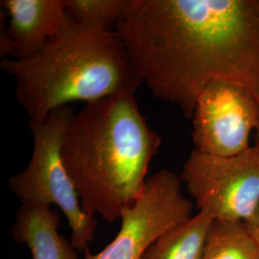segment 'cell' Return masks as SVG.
I'll list each match as a JSON object with an SVG mask.
<instances>
[{"mask_svg": "<svg viewBox=\"0 0 259 259\" xmlns=\"http://www.w3.org/2000/svg\"><path fill=\"white\" fill-rule=\"evenodd\" d=\"M253 140H254V145H256L257 147H259V129L254 133Z\"/></svg>", "mask_w": 259, "mask_h": 259, "instance_id": "cell-14", "label": "cell"}, {"mask_svg": "<svg viewBox=\"0 0 259 259\" xmlns=\"http://www.w3.org/2000/svg\"><path fill=\"white\" fill-rule=\"evenodd\" d=\"M130 0H65L68 19L85 27L115 32Z\"/></svg>", "mask_w": 259, "mask_h": 259, "instance_id": "cell-12", "label": "cell"}, {"mask_svg": "<svg viewBox=\"0 0 259 259\" xmlns=\"http://www.w3.org/2000/svg\"><path fill=\"white\" fill-rule=\"evenodd\" d=\"M0 68L15 78L17 100L34 121L75 101L135 94L143 83L116 32L85 27L68 18L36 54L2 59Z\"/></svg>", "mask_w": 259, "mask_h": 259, "instance_id": "cell-3", "label": "cell"}, {"mask_svg": "<svg viewBox=\"0 0 259 259\" xmlns=\"http://www.w3.org/2000/svg\"><path fill=\"white\" fill-rule=\"evenodd\" d=\"M59 228V215L51 207L21 205L12 234L18 243L27 245L33 259H79L78 250Z\"/></svg>", "mask_w": 259, "mask_h": 259, "instance_id": "cell-9", "label": "cell"}, {"mask_svg": "<svg viewBox=\"0 0 259 259\" xmlns=\"http://www.w3.org/2000/svg\"><path fill=\"white\" fill-rule=\"evenodd\" d=\"M180 178L199 211L213 220L246 222L259 207V147L217 157L193 149Z\"/></svg>", "mask_w": 259, "mask_h": 259, "instance_id": "cell-5", "label": "cell"}, {"mask_svg": "<svg viewBox=\"0 0 259 259\" xmlns=\"http://www.w3.org/2000/svg\"><path fill=\"white\" fill-rule=\"evenodd\" d=\"M245 225L248 229V231L250 232L251 236L254 238V240L256 241V243L259 246V207L256 210V212L254 213V215L250 218V220L246 221Z\"/></svg>", "mask_w": 259, "mask_h": 259, "instance_id": "cell-13", "label": "cell"}, {"mask_svg": "<svg viewBox=\"0 0 259 259\" xmlns=\"http://www.w3.org/2000/svg\"><path fill=\"white\" fill-rule=\"evenodd\" d=\"M202 259H259V246L245 223L213 220Z\"/></svg>", "mask_w": 259, "mask_h": 259, "instance_id": "cell-11", "label": "cell"}, {"mask_svg": "<svg viewBox=\"0 0 259 259\" xmlns=\"http://www.w3.org/2000/svg\"><path fill=\"white\" fill-rule=\"evenodd\" d=\"M74 114L70 106H63L44 120H30L32 157L27 166L11 177L8 184L21 205H57L69 225L72 246L78 251H84L94 238L97 219L83 211L62 157L65 133Z\"/></svg>", "mask_w": 259, "mask_h": 259, "instance_id": "cell-4", "label": "cell"}, {"mask_svg": "<svg viewBox=\"0 0 259 259\" xmlns=\"http://www.w3.org/2000/svg\"><path fill=\"white\" fill-rule=\"evenodd\" d=\"M161 144L135 94L88 103L75 112L62 157L83 211L110 223L120 219L141 193Z\"/></svg>", "mask_w": 259, "mask_h": 259, "instance_id": "cell-2", "label": "cell"}, {"mask_svg": "<svg viewBox=\"0 0 259 259\" xmlns=\"http://www.w3.org/2000/svg\"><path fill=\"white\" fill-rule=\"evenodd\" d=\"M182 184L168 169L148 177L136 201L122 210L115 238L97 253L84 250V259H142L162 234L193 216V203L183 194Z\"/></svg>", "mask_w": 259, "mask_h": 259, "instance_id": "cell-6", "label": "cell"}, {"mask_svg": "<svg viewBox=\"0 0 259 259\" xmlns=\"http://www.w3.org/2000/svg\"><path fill=\"white\" fill-rule=\"evenodd\" d=\"M0 58L36 54L66 20L65 0H2Z\"/></svg>", "mask_w": 259, "mask_h": 259, "instance_id": "cell-8", "label": "cell"}, {"mask_svg": "<svg viewBox=\"0 0 259 259\" xmlns=\"http://www.w3.org/2000/svg\"><path fill=\"white\" fill-rule=\"evenodd\" d=\"M191 120L195 150L233 157L252 147L250 137L259 129V104L241 87L212 82L199 94Z\"/></svg>", "mask_w": 259, "mask_h": 259, "instance_id": "cell-7", "label": "cell"}, {"mask_svg": "<svg viewBox=\"0 0 259 259\" xmlns=\"http://www.w3.org/2000/svg\"><path fill=\"white\" fill-rule=\"evenodd\" d=\"M115 32L151 93L186 119L217 81L259 104V0H130Z\"/></svg>", "mask_w": 259, "mask_h": 259, "instance_id": "cell-1", "label": "cell"}, {"mask_svg": "<svg viewBox=\"0 0 259 259\" xmlns=\"http://www.w3.org/2000/svg\"><path fill=\"white\" fill-rule=\"evenodd\" d=\"M213 218L199 211L155 241L142 259H202Z\"/></svg>", "mask_w": 259, "mask_h": 259, "instance_id": "cell-10", "label": "cell"}]
</instances>
